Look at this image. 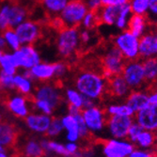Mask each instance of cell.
Wrapping results in <instances>:
<instances>
[{"mask_svg":"<svg viewBox=\"0 0 157 157\" xmlns=\"http://www.w3.org/2000/svg\"><path fill=\"white\" fill-rule=\"evenodd\" d=\"M63 130H64V128H63V125H62L61 118L52 117L51 123L49 125V128H48L45 136H47V138L56 137V136H59V134H61V132Z\"/></svg>","mask_w":157,"mask_h":157,"instance_id":"cell-39","label":"cell"},{"mask_svg":"<svg viewBox=\"0 0 157 157\" xmlns=\"http://www.w3.org/2000/svg\"><path fill=\"white\" fill-rule=\"evenodd\" d=\"M40 144L46 153L52 152V153H55V154L61 156V157H72L71 154L69 153V151H67L65 145L59 143V142H56L55 140L44 138V139L40 140Z\"/></svg>","mask_w":157,"mask_h":157,"instance_id":"cell-31","label":"cell"},{"mask_svg":"<svg viewBox=\"0 0 157 157\" xmlns=\"http://www.w3.org/2000/svg\"><path fill=\"white\" fill-rule=\"evenodd\" d=\"M81 47L78 27L62 26L59 28L56 37V49L61 59L65 60L75 59Z\"/></svg>","mask_w":157,"mask_h":157,"instance_id":"cell-2","label":"cell"},{"mask_svg":"<svg viewBox=\"0 0 157 157\" xmlns=\"http://www.w3.org/2000/svg\"><path fill=\"white\" fill-rule=\"evenodd\" d=\"M131 89L124 80L121 75H115L108 79L107 83V95L116 99L117 101H124L126 97L131 92Z\"/></svg>","mask_w":157,"mask_h":157,"instance_id":"cell-20","label":"cell"},{"mask_svg":"<svg viewBox=\"0 0 157 157\" xmlns=\"http://www.w3.org/2000/svg\"><path fill=\"white\" fill-rule=\"evenodd\" d=\"M89 9L84 0H71L58 16L62 26L78 27Z\"/></svg>","mask_w":157,"mask_h":157,"instance_id":"cell-7","label":"cell"},{"mask_svg":"<svg viewBox=\"0 0 157 157\" xmlns=\"http://www.w3.org/2000/svg\"><path fill=\"white\" fill-rule=\"evenodd\" d=\"M113 45L121 53L126 61L139 59V38L129 30L120 31L113 38Z\"/></svg>","mask_w":157,"mask_h":157,"instance_id":"cell-6","label":"cell"},{"mask_svg":"<svg viewBox=\"0 0 157 157\" xmlns=\"http://www.w3.org/2000/svg\"><path fill=\"white\" fill-rule=\"evenodd\" d=\"M55 67V80L61 81L69 74V65L64 60H59L54 62Z\"/></svg>","mask_w":157,"mask_h":157,"instance_id":"cell-40","label":"cell"},{"mask_svg":"<svg viewBox=\"0 0 157 157\" xmlns=\"http://www.w3.org/2000/svg\"><path fill=\"white\" fill-rule=\"evenodd\" d=\"M31 98L42 100L48 103L55 110L58 109L63 103V91L56 82H41L35 89Z\"/></svg>","mask_w":157,"mask_h":157,"instance_id":"cell-5","label":"cell"},{"mask_svg":"<svg viewBox=\"0 0 157 157\" xmlns=\"http://www.w3.org/2000/svg\"><path fill=\"white\" fill-rule=\"evenodd\" d=\"M126 59L113 44L106 48L101 60L102 74L108 80L111 77L121 75Z\"/></svg>","mask_w":157,"mask_h":157,"instance_id":"cell-8","label":"cell"},{"mask_svg":"<svg viewBox=\"0 0 157 157\" xmlns=\"http://www.w3.org/2000/svg\"><path fill=\"white\" fill-rule=\"evenodd\" d=\"M93 30H89V29H82L80 30V40H81V44L88 46L90 45L93 39H94V35H93Z\"/></svg>","mask_w":157,"mask_h":157,"instance_id":"cell-43","label":"cell"},{"mask_svg":"<svg viewBox=\"0 0 157 157\" xmlns=\"http://www.w3.org/2000/svg\"><path fill=\"white\" fill-rule=\"evenodd\" d=\"M157 151L151 150H142L135 148L134 151L130 153L128 157H157Z\"/></svg>","mask_w":157,"mask_h":157,"instance_id":"cell-42","label":"cell"},{"mask_svg":"<svg viewBox=\"0 0 157 157\" xmlns=\"http://www.w3.org/2000/svg\"><path fill=\"white\" fill-rule=\"evenodd\" d=\"M4 52H5V50H2V49H0V58H1V56L4 54Z\"/></svg>","mask_w":157,"mask_h":157,"instance_id":"cell-52","label":"cell"},{"mask_svg":"<svg viewBox=\"0 0 157 157\" xmlns=\"http://www.w3.org/2000/svg\"><path fill=\"white\" fill-rule=\"evenodd\" d=\"M134 145L136 148L142 150L157 151V134L142 129L137 136Z\"/></svg>","mask_w":157,"mask_h":157,"instance_id":"cell-25","label":"cell"},{"mask_svg":"<svg viewBox=\"0 0 157 157\" xmlns=\"http://www.w3.org/2000/svg\"><path fill=\"white\" fill-rule=\"evenodd\" d=\"M151 27L147 16L145 15H136L133 14L129 25H128L127 30H129L132 34L136 36L137 38H141L144 34H146Z\"/></svg>","mask_w":157,"mask_h":157,"instance_id":"cell-23","label":"cell"},{"mask_svg":"<svg viewBox=\"0 0 157 157\" xmlns=\"http://www.w3.org/2000/svg\"><path fill=\"white\" fill-rule=\"evenodd\" d=\"M129 5L133 14L136 15H147L149 7H150V0H129Z\"/></svg>","mask_w":157,"mask_h":157,"instance_id":"cell-36","label":"cell"},{"mask_svg":"<svg viewBox=\"0 0 157 157\" xmlns=\"http://www.w3.org/2000/svg\"><path fill=\"white\" fill-rule=\"evenodd\" d=\"M121 7H110V6H102L97 12L99 24H102L106 26H114L118 17L119 10Z\"/></svg>","mask_w":157,"mask_h":157,"instance_id":"cell-28","label":"cell"},{"mask_svg":"<svg viewBox=\"0 0 157 157\" xmlns=\"http://www.w3.org/2000/svg\"><path fill=\"white\" fill-rule=\"evenodd\" d=\"M22 73L26 76L30 77L33 81L49 82L55 80V67L54 62L40 61L30 70L22 71Z\"/></svg>","mask_w":157,"mask_h":157,"instance_id":"cell-18","label":"cell"},{"mask_svg":"<svg viewBox=\"0 0 157 157\" xmlns=\"http://www.w3.org/2000/svg\"><path fill=\"white\" fill-rule=\"evenodd\" d=\"M149 91V102L152 105H157V88L150 87L148 88Z\"/></svg>","mask_w":157,"mask_h":157,"instance_id":"cell-47","label":"cell"},{"mask_svg":"<svg viewBox=\"0 0 157 157\" xmlns=\"http://www.w3.org/2000/svg\"><path fill=\"white\" fill-rule=\"evenodd\" d=\"M21 136L20 129L13 121H7L0 116V146L6 151H15Z\"/></svg>","mask_w":157,"mask_h":157,"instance_id":"cell-12","label":"cell"},{"mask_svg":"<svg viewBox=\"0 0 157 157\" xmlns=\"http://www.w3.org/2000/svg\"><path fill=\"white\" fill-rule=\"evenodd\" d=\"M155 34H156V37H157V25H155Z\"/></svg>","mask_w":157,"mask_h":157,"instance_id":"cell-53","label":"cell"},{"mask_svg":"<svg viewBox=\"0 0 157 157\" xmlns=\"http://www.w3.org/2000/svg\"><path fill=\"white\" fill-rule=\"evenodd\" d=\"M129 2V0H102L103 6L110 7H122Z\"/></svg>","mask_w":157,"mask_h":157,"instance_id":"cell-46","label":"cell"},{"mask_svg":"<svg viewBox=\"0 0 157 157\" xmlns=\"http://www.w3.org/2000/svg\"><path fill=\"white\" fill-rule=\"evenodd\" d=\"M0 157H10V156H9L8 152H6V151H0Z\"/></svg>","mask_w":157,"mask_h":157,"instance_id":"cell-50","label":"cell"},{"mask_svg":"<svg viewBox=\"0 0 157 157\" xmlns=\"http://www.w3.org/2000/svg\"><path fill=\"white\" fill-rule=\"evenodd\" d=\"M0 71L10 75H14L18 73V68L15 59L13 58L12 52L5 51L1 56V58H0Z\"/></svg>","mask_w":157,"mask_h":157,"instance_id":"cell-33","label":"cell"},{"mask_svg":"<svg viewBox=\"0 0 157 157\" xmlns=\"http://www.w3.org/2000/svg\"><path fill=\"white\" fill-rule=\"evenodd\" d=\"M148 88L151 87L157 78V56L142 60Z\"/></svg>","mask_w":157,"mask_h":157,"instance_id":"cell-34","label":"cell"},{"mask_svg":"<svg viewBox=\"0 0 157 157\" xmlns=\"http://www.w3.org/2000/svg\"><path fill=\"white\" fill-rule=\"evenodd\" d=\"M0 49H2V50L7 49V46H6V41H5L4 37H3V33H2V31H0Z\"/></svg>","mask_w":157,"mask_h":157,"instance_id":"cell-48","label":"cell"},{"mask_svg":"<svg viewBox=\"0 0 157 157\" xmlns=\"http://www.w3.org/2000/svg\"><path fill=\"white\" fill-rule=\"evenodd\" d=\"M29 10L23 3L15 0H3L0 3V31L15 28L28 19Z\"/></svg>","mask_w":157,"mask_h":157,"instance_id":"cell-3","label":"cell"},{"mask_svg":"<svg viewBox=\"0 0 157 157\" xmlns=\"http://www.w3.org/2000/svg\"><path fill=\"white\" fill-rule=\"evenodd\" d=\"M52 117L49 115H45L42 113L30 112L24 119L25 126L31 132L39 135H45L49 125L51 123Z\"/></svg>","mask_w":157,"mask_h":157,"instance_id":"cell-19","label":"cell"},{"mask_svg":"<svg viewBox=\"0 0 157 157\" xmlns=\"http://www.w3.org/2000/svg\"><path fill=\"white\" fill-rule=\"evenodd\" d=\"M81 115L91 136H98L105 133L108 116L106 115L105 107L96 104L92 106L82 109Z\"/></svg>","mask_w":157,"mask_h":157,"instance_id":"cell-4","label":"cell"},{"mask_svg":"<svg viewBox=\"0 0 157 157\" xmlns=\"http://www.w3.org/2000/svg\"><path fill=\"white\" fill-rule=\"evenodd\" d=\"M99 25V19L96 11L89 10L86 15L84 16L81 26L83 29H89V30H93L96 28V26Z\"/></svg>","mask_w":157,"mask_h":157,"instance_id":"cell-37","label":"cell"},{"mask_svg":"<svg viewBox=\"0 0 157 157\" xmlns=\"http://www.w3.org/2000/svg\"><path fill=\"white\" fill-rule=\"evenodd\" d=\"M18 70L27 71L41 61V55L34 45H22L12 52Z\"/></svg>","mask_w":157,"mask_h":157,"instance_id":"cell-11","label":"cell"},{"mask_svg":"<svg viewBox=\"0 0 157 157\" xmlns=\"http://www.w3.org/2000/svg\"><path fill=\"white\" fill-rule=\"evenodd\" d=\"M63 98L68 105L75 106L80 110L84 109L85 97L75 87H67L63 91Z\"/></svg>","mask_w":157,"mask_h":157,"instance_id":"cell-30","label":"cell"},{"mask_svg":"<svg viewBox=\"0 0 157 157\" xmlns=\"http://www.w3.org/2000/svg\"><path fill=\"white\" fill-rule=\"evenodd\" d=\"M134 117L109 116L106 121L105 133L109 137L127 138L128 131L134 123Z\"/></svg>","mask_w":157,"mask_h":157,"instance_id":"cell-14","label":"cell"},{"mask_svg":"<svg viewBox=\"0 0 157 157\" xmlns=\"http://www.w3.org/2000/svg\"><path fill=\"white\" fill-rule=\"evenodd\" d=\"M132 15H133V12L131 10L129 3H127L124 6L121 7L120 10H119L118 17L116 19V22H115L114 26H115L120 31L127 30L128 25H129V22H130Z\"/></svg>","mask_w":157,"mask_h":157,"instance_id":"cell-32","label":"cell"},{"mask_svg":"<svg viewBox=\"0 0 157 157\" xmlns=\"http://www.w3.org/2000/svg\"><path fill=\"white\" fill-rule=\"evenodd\" d=\"M108 80L102 72L96 70H81L75 75L74 87L86 98L95 102L101 101L107 95Z\"/></svg>","mask_w":157,"mask_h":157,"instance_id":"cell-1","label":"cell"},{"mask_svg":"<svg viewBox=\"0 0 157 157\" xmlns=\"http://www.w3.org/2000/svg\"><path fill=\"white\" fill-rule=\"evenodd\" d=\"M15 151L23 157H44L46 155L40 141L35 138H26L21 146L16 147Z\"/></svg>","mask_w":157,"mask_h":157,"instance_id":"cell-22","label":"cell"},{"mask_svg":"<svg viewBox=\"0 0 157 157\" xmlns=\"http://www.w3.org/2000/svg\"><path fill=\"white\" fill-rule=\"evenodd\" d=\"M2 33L6 41L7 49H9L10 52L16 51L22 46L21 40L14 28H8V29L2 31Z\"/></svg>","mask_w":157,"mask_h":157,"instance_id":"cell-35","label":"cell"},{"mask_svg":"<svg viewBox=\"0 0 157 157\" xmlns=\"http://www.w3.org/2000/svg\"><path fill=\"white\" fill-rule=\"evenodd\" d=\"M121 75L132 90L148 88L143 62L140 60V59L126 61L121 72Z\"/></svg>","mask_w":157,"mask_h":157,"instance_id":"cell-9","label":"cell"},{"mask_svg":"<svg viewBox=\"0 0 157 157\" xmlns=\"http://www.w3.org/2000/svg\"><path fill=\"white\" fill-rule=\"evenodd\" d=\"M14 29L21 40L22 45H34L40 39L42 33L40 24L32 19H26Z\"/></svg>","mask_w":157,"mask_h":157,"instance_id":"cell-13","label":"cell"},{"mask_svg":"<svg viewBox=\"0 0 157 157\" xmlns=\"http://www.w3.org/2000/svg\"><path fill=\"white\" fill-rule=\"evenodd\" d=\"M84 1L87 5L89 10L92 11H98L103 6L102 0H84Z\"/></svg>","mask_w":157,"mask_h":157,"instance_id":"cell-45","label":"cell"},{"mask_svg":"<svg viewBox=\"0 0 157 157\" xmlns=\"http://www.w3.org/2000/svg\"><path fill=\"white\" fill-rule=\"evenodd\" d=\"M10 157H23L18 151H14L12 153H11V155L10 156Z\"/></svg>","mask_w":157,"mask_h":157,"instance_id":"cell-49","label":"cell"},{"mask_svg":"<svg viewBox=\"0 0 157 157\" xmlns=\"http://www.w3.org/2000/svg\"><path fill=\"white\" fill-rule=\"evenodd\" d=\"M151 87H153V88H157V78H156V80L154 81V83H153V85L151 86Z\"/></svg>","mask_w":157,"mask_h":157,"instance_id":"cell-51","label":"cell"},{"mask_svg":"<svg viewBox=\"0 0 157 157\" xmlns=\"http://www.w3.org/2000/svg\"><path fill=\"white\" fill-rule=\"evenodd\" d=\"M64 130H66V138L69 142H78L80 140L78 123L75 115L67 114L61 118Z\"/></svg>","mask_w":157,"mask_h":157,"instance_id":"cell-26","label":"cell"},{"mask_svg":"<svg viewBox=\"0 0 157 157\" xmlns=\"http://www.w3.org/2000/svg\"><path fill=\"white\" fill-rule=\"evenodd\" d=\"M134 121L142 129L157 134V105L149 104L143 109L136 112Z\"/></svg>","mask_w":157,"mask_h":157,"instance_id":"cell-16","label":"cell"},{"mask_svg":"<svg viewBox=\"0 0 157 157\" xmlns=\"http://www.w3.org/2000/svg\"><path fill=\"white\" fill-rule=\"evenodd\" d=\"M106 115L109 116H127L134 117L135 112L124 101L111 102L105 106Z\"/></svg>","mask_w":157,"mask_h":157,"instance_id":"cell-27","label":"cell"},{"mask_svg":"<svg viewBox=\"0 0 157 157\" xmlns=\"http://www.w3.org/2000/svg\"><path fill=\"white\" fill-rule=\"evenodd\" d=\"M30 97H27L19 93L8 97L6 101V107L8 111L18 119H25L31 110Z\"/></svg>","mask_w":157,"mask_h":157,"instance_id":"cell-15","label":"cell"},{"mask_svg":"<svg viewBox=\"0 0 157 157\" xmlns=\"http://www.w3.org/2000/svg\"><path fill=\"white\" fill-rule=\"evenodd\" d=\"M13 90H15V89H14L13 75H8L2 72V71H0V92L9 93Z\"/></svg>","mask_w":157,"mask_h":157,"instance_id":"cell-38","label":"cell"},{"mask_svg":"<svg viewBox=\"0 0 157 157\" xmlns=\"http://www.w3.org/2000/svg\"><path fill=\"white\" fill-rule=\"evenodd\" d=\"M124 102L132 108V110L136 114L150 104L149 91L147 89L131 90V92L128 94V96L124 100Z\"/></svg>","mask_w":157,"mask_h":157,"instance_id":"cell-21","label":"cell"},{"mask_svg":"<svg viewBox=\"0 0 157 157\" xmlns=\"http://www.w3.org/2000/svg\"><path fill=\"white\" fill-rule=\"evenodd\" d=\"M41 8L49 16L56 18L71 0H39Z\"/></svg>","mask_w":157,"mask_h":157,"instance_id":"cell-29","label":"cell"},{"mask_svg":"<svg viewBox=\"0 0 157 157\" xmlns=\"http://www.w3.org/2000/svg\"><path fill=\"white\" fill-rule=\"evenodd\" d=\"M13 82H14V89L17 91V93L30 97L33 94L35 84L34 81L24 75L23 73H17L13 75Z\"/></svg>","mask_w":157,"mask_h":157,"instance_id":"cell-24","label":"cell"},{"mask_svg":"<svg viewBox=\"0 0 157 157\" xmlns=\"http://www.w3.org/2000/svg\"><path fill=\"white\" fill-rule=\"evenodd\" d=\"M141 130H142V128H141L136 122L134 121V123H133V124L131 125V127H130L129 131H128L127 139L129 140V141H131L132 143L134 144V143H135V141H136V137H137V136H138L139 133L141 132Z\"/></svg>","mask_w":157,"mask_h":157,"instance_id":"cell-44","label":"cell"},{"mask_svg":"<svg viewBox=\"0 0 157 157\" xmlns=\"http://www.w3.org/2000/svg\"><path fill=\"white\" fill-rule=\"evenodd\" d=\"M157 56V37L155 25H151V29L139 38V59L144 60Z\"/></svg>","mask_w":157,"mask_h":157,"instance_id":"cell-17","label":"cell"},{"mask_svg":"<svg viewBox=\"0 0 157 157\" xmlns=\"http://www.w3.org/2000/svg\"><path fill=\"white\" fill-rule=\"evenodd\" d=\"M99 145L103 157H128L136 148L127 138H104Z\"/></svg>","mask_w":157,"mask_h":157,"instance_id":"cell-10","label":"cell"},{"mask_svg":"<svg viewBox=\"0 0 157 157\" xmlns=\"http://www.w3.org/2000/svg\"><path fill=\"white\" fill-rule=\"evenodd\" d=\"M146 16L151 25H157V0H150V7Z\"/></svg>","mask_w":157,"mask_h":157,"instance_id":"cell-41","label":"cell"}]
</instances>
